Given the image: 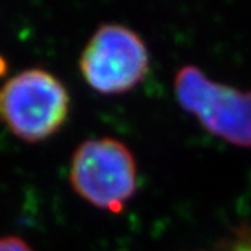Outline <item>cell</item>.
Instances as JSON below:
<instances>
[{
	"instance_id": "277c9868",
	"label": "cell",
	"mask_w": 251,
	"mask_h": 251,
	"mask_svg": "<svg viewBox=\"0 0 251 251\" xmlns=\"http://www.w3.org/2000/svg\"><path fill=\"white\" fill-rule=\"evenodd\" d=\"M85 82L100 94H123L146 77L150 55L139 35L124 25H101L79 61Z\"/></svg>"
},
{
	"instance_id": "8992f818",
	"label": "cell",
	"mask_w": 251,
	"mask_h": 251,
	"mask_svg": "<svg viewBox=\"0 0 251 251\" xmlns=\"http://www.w3.org/2000/svg\"><path fill=\"white\" fill-rule=\"evenodd\" d=\"M233 251H251V227L242 228L239 231Z\"/></svg>"
},
{
	"instance_id": "7a4b0ae2",
	"label": "cell",
	"mask_w": 251,
	"mask_h": 251,
	"mask_svg": "<svg viewBox=\"0 0 251 251\" xmlns=\"http://www.w3.org/2000/svg\"><path fill=\"white\" fill-rule=\"evenodd\" d=\"M70 183L91 206L120 213L138 188L133 153L115 138L86 139L71 157Z\"/></svg>"
},
{
	"instance_id": "3957f363",
	"label": "cell",
	"mask_w": 251,
	"mask_h": 251,
	"mask_svg": "<svg viewBox=\"0 0 251 251\" xmlns=\"http://www.w3.org/2000/svg\"><path fill=\"white\" fill-rule=\"evenodd\" d=\"M174 94L204 130L231 146L251 149V91L212 80L200 68L185 65L176 73Z\"/></svg>"
},
{
	"instance_id": "52a82bcc",
	"label": "cell",
	"mask_w": 251,
	"mask_h": 251,
	"mask_svg": "<svg viewBox=\"0 0 251 251\" xmlns=\"http://www.w3.org/2000/svg\"><path fill=\"white\" fill-rule=\"evenodd\" d=\"M5 65H6V64H5V61H3L2 58H0V73H2V71L5 70Z\"/></svg>"
},
{
	"instance_id": "6da1fadb",
	"label": "cell",
	"mask_w": 251,
	"mask_h": 251,
	"mask_svg": "<svg viewBox=\"0 0 251 251\" xmlns=\"http://www.w3.org/2000/svg\"><path fill=\"white\" fill-rule=\"evenodd\" d=\"M68 112L67 88L47 70H23L0 86V121L26 142H40L55 135Z\"/></svg>"
},
{
	"instance_id": "5b68a950",
	"label": "cell",
	"mask_w": 251,
	"mask_h": 251,
	"mask_svg": "<svg viewBox=\"0 0 251 251\" xmlns=\"http://www.w3.org/2000/svg\"><path fill=\"white\" fill-rule=\"evenodd\" d=\"M0 251H33L32 247L19 236H0Z\"/></svg>"
}]
</instances>
